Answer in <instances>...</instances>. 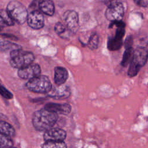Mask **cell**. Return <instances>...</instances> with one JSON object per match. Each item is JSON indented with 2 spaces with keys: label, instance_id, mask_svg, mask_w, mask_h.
<instances>
[{
  "label": "cell",
  "instance_id": "cell-1",
  "mask_svg": "<svg viewBox=\"0 0 148 148\" xmlns=\"http://www.w3.org/2000/svg\"><path fill=\"white\" fill-rule=\"evenodd\" d=\"M58 119V116L57 113L44 108L34 113L32 122L36 130L45 132L55 125Z\"/></svg>",
  "mask_w": 148,
  "mask_h": 148
},
{
  "label": "cell",
  "instance_id": "cell-2",
  "mask_svg": "<svg viewBox=\"0 0 148 148\" xmlns=\"http://www.w3.org/2000/svg\"><path fill=\"white\" fill-rule=\"evenodd\" d=\"M35 57L31 52L23 51L20 49L10 51V64L13 68L21 69L32 64Z\"/></svg>",
  "mask_w": 148,
  "mask_h": 148
},
{
  "label": "cell",
  "instance_id": "cell-3",
  "mask_svg": "<svg viewBox=\"0 0 148 148\" xmlns=\"http://www.w3.org/2000/svg\"><path fill=\"white\" fill-rule=\"evenodd\" d=\"M147 59V49L139 47L136 48L133 53L132 59L130 62L128 71V75L130 77L136 76L140 68L145 65Z\"/></svg>",
  "mask_w": 148,
  "mask_h": 148
},
{
  "label": "cell",
  "instance_id": "cell-4",
  "mask_svg": "<svg viewBox=\"0 0 148 148\" xmlns=\"http://www.w3.org/2000/svg\"><path fill=\"white\" fill-rule=\"evenodd\" d=\"M6 11L14 22L17 24H23L27 21V9L23 3L18 1H10L8 4Z\"/></svg>",
  "mask_w": 148,
  "mask_h": 148
},
{
  "label": "cell",
  "instance_id": "cell-5",
  "mask_svg": "<svg viewBox=\"0 0 148 148\" xmlns=\"http://www.w3.org/2000/svg\"><path fill=\"white\" fill-rule=\"evenodd\" d=\"M29 91L36 93H47L51 88V83L49 77L45 75H39L29 79L25 84Z\"/></svg>",
  "mask_w": 148,
  "mask_h": 148
},
{
  "label": "cell",
  "instance_id": "cell-6",
  "mask_svg": "<svg viewBox=\"0 0 148 148\" xmlns=\"http://www.w3.org/2000/svg\"><path fill=\"white\" fill-rule=\"evenodd\" d=\"M124 14V8L122 3L113 2L107 8L105 12L106 18L112 22L121 21Z\"/></svg>",
  "mask_w": 148,
  "mask_h": 148
},
{
  "label": "cell",
  "instance_id": "cell-7",
  "mask_svg": "<svg viewBox=\"0 0 148 148\" xmlns=\"http://www.w3.org/2000/svg\"><path fill=\"white\" fill-rule=\"evenodd\" d=\"M41 69L40 66L37 64H31L29 65L19 69L18 76L23 79H31L40 75Z\"/></svg>",
  "mask_w": 148,
  "mask_h": 148
},
{
  "label": "cell",
  "instance_id": "cell-8",
  "mask_svg": "<svg viewBox=\"0 0 148 148\" xmlns=\"http://www.w3.org/2000/svg\"><path fill=\"white\" fill-rule=\"evenodd\" d=\"M27 21L31 28L35 29L42 28L45 23L43 14L38 10H33L28 14Z\"/></svg>",
  "mask_w": 148,
  "mask_h": 148
},
{
  "label": "cell",
  "instance_id": "cell-9",
  "mask_svg": "<svg viewBox=\"0 0 148 148\" xmlns=\"http://www.w3.org/2000/svg\"><path fill=\"white\" fill-rule=\"evenodd\" d=\"M63 18L68 29L73 32L77 31L79 28V16L76 12L72 10H66L64 14Z\"/></svg>",
  "mask_w": 148,
  "mask_h": 148
},
{
  "label": "cell",
  "instance_id": "cell-10",
  "mask_svg": "<svg viewBox=\"0 0 148 148\" xmlns=\"http://www.w3.org/2000/svg\"><path fill=\"white\" fill-rule=\"evenodd\" d=\"M66 137V131L58 128H51L46 131L43 135L45 141H64Z\"/></svg>",
  "mask_w": 148,
  "mask_h": 148
},
{
  "label": "cell",
  "instance_id": "cell-11",
  "mask_svg": "<svg viewBox=\"0 0 148 148\" xmlns=\"http://www.w3.org/2000/svg\"><path fill=\"white\" fill-rule=\"evenodd\" d=\"M125 25L117 27L116 31V34L113 38L108 40V47L109 50L114 51L119 50L122 46V39L125 34Z\"/></svg>",
  "mask_w": 148,
  "mask_h": 148
},
{
  "label": "cell",
  "instance_id": "cell-12",
  "mask_svg": "<svg viewBox=\"0 0 148 148\" xmlns=\"http://www.w3.org/2000/svg\"><path fill=\"white\" fill-rule=\"evenodd\" d=\"M71 94L70 88L66 86L57 85V86L51 88L47 92L49 97L55 99H65L68 98Z\"/></svg>",
  "mask_w": 148,
  "mask_h": 148
},
{
  "label": "cell",
  "instance_id": "cell-13",
  "mask_svg": "<svg viewBox=\"0 0 148 148\" xmlns=\"http://www.w3.org/2000/svg\"><path fill=\"white\" fill-rule=\"evenodd\" d=\"M45 109L53 112L57 114H68L72 110L71 106L68 103H48L45 106Z\"/></svg>",
  "mask_w": 148,
  "mask_h": 148
},
{
  "label": "cell",
  "instance_id": "cell-14",
  "mask_svg": "<svg viewBox=\"0 0 148 148\" xmlns=\"http://www.w3.org/2000/svg\"><path fill=\"white\" fill-rule=\"evenodd\" d=\"M8 39H16V38L15 36H13L12 35H10L8 34H0V48L1 49L5 50H10V51L14 50L21 49V47L19 45L10 42L9 40H8Z\"/></svg>",
  "mask_w": 148,
  "mask_h": 148
},
{
  "label": "cell",
  "instance_id": "cell-15",
  "mask_svg": "<svg viewBox=\"0 0 148 148\" xmlns=\"http://www.w3.org/2000/svg\"><path fill=\"white\" fill-rule=\"evenodd\" d=\"M68 78V72L66 68L57 66L54 68V82L56 85L63 84Z\"/></svg>",
  "mask_w": 148,
  "mask_h": 148
},
{
  "label": "cell",
  "instance_id": "cell-16",
  "mask_svg": "<svg viewBox=\"0 0 148 148\" xmlns=\"http://www.w3.org/2000/svg\"><path fill=\"white\" fill-rule=\"evenodd\" d=\"M38 6L40 10L46 15L53 16L54 13V4L51 0H40Z\"/></svg>",
  "mask_w": 148,
  "mask_h": 148
},
{
  "label": "cell",
  "instance_id": "cell-17",
  "mask_svg": "<svg viewBox=\"0 0 148 148\" xmlns=\"http://www.w3.org/2000/svg\"><path fill=\"white\" fill-rule=\"evenodd\" d=\"M14 24V21L9 16L8 12L5 10H0V27L12 26Z\"/></svg>",
  "mask_w": 148,
  "mask_h": 148
},
{
  "label": "cell",
  "instance_id": "cell-18",
  "mask_svg": "<svg viewBox=\"0 0 148 148\" xmlns=\"http://www.w3.org/2000/svg\"><path fill=\"white\" fill-rule=\"evenodd\" d=\"M15 133L14 129L10 124L5 121H0V134L12 137L15 135Z\"/></svg>",
  "mask_w": 148,
  "mask_h": 148
},
{
  "label": "cell",
  "instance_id": "cell-19",
  "mask_svg": "<svg viewBox=\"0 0 148 148\" xmlns=\"http://www.w3.org/2000/svg\"><path fill=\"white\" fill-rule=\"evenodd\" d=\"M133 53L134 50L132 47L125 49V51L124 53L123 59L121 62V65L123 66H126L129 64V63L131 62L133 57Z\"/></svg>",
  "mask_w": 148,
  "mask_h": 148
},
{
  "label": "cell",
  "instance_id": "cell-20",
  "mask_svg": "<svg viewBox=\"0 0 148 148\" xmlns=\"http://www.w3.org/2000/svg\"><path fill=\"white\" fill-rule=\"evenodd\" d=\"M42 148H67L66 144L64 141H45L42 145Z\"/></svg>",
  "mask_w": 148,
  "mask_h": 148
},
{
  "label": "cell",
  "instance_id": "cell-21",
  "mask_svg": "<svg viewBox=\"0 0 148 148\" xmlns=\"http://www.w3.org/2000/svg\"><path fill=\"white\" fill-rule=\"evenodd\" d=\"M13 146L10 137L0 134V148H8Z\"/></svg>",
  "mask_w": 148,
  "mask_h": 148
},
{
  "label": "cell",
  "instance_id": "cell-22",
  "mask_svg": "<svg viewBox=\"0 0 148 148\" xmlns=\"http://www.w3.org/2000/svg\"><path fill=\"white\" fill-rule=\"evenodd\" d=\"M98 42H99L98 36L96 34H93L90 37V39L87 43V46L90 49L94 50L98 47Z\"/></svg>",
  "mask_w": 148,
  "mask_h": 148
},
{
  "label": "cell",
  "instance_id": "cell-23",
  "mask_svg": "<svg viewBox=\"0 0 148 148\" xmlns=\"http://www.w3.org/2000/svg\"><path fill=\"white\" fill-rule=\"evenodd\" d=\"M0 94L6 99H11L13 98V94L8 90L5 87L0 84Z\"/></svg>",
  "mask_w": 148,
  "mask_h": 148
},
{
  "label": "cell",
  "instance_id": "cell-24",
  "mask_svg": "<svg viewBox=\"0 0 148 148\" xmlns=\"http://www.w3.org/2000/svg\"><path fill=\"white\" fill-rule=\"evenodd\" d=\"M54 31L55 32L58 34V35H60V34H63L65 31V27L64 26V24H62L61 23H57L56 24H55V26H54Z\"/></svg>",
  "mask_w": 148,
  "mask_h": 148
},
{
  "label": "cell",
  "instance_id": "cell-25",
  "mask_svg": "<svg viewBox=\"0 0 148 148\" xmlns=\"http://www.w3.org/2000/svg\"><path fill=\"white\" fill-rule=\"evenodd\" d=\"M132 39L131 36H128V38L126 39L125 42V47L129 48L132 47Z\"/></svg>",
  "mask_w": 148,
  "mask_h": 148
},
{
  "label": "cell",
  "instance_id": "cell-26",
  "mask_svg": "<svg viewBox=\"0 0 148 148\" xmlns=\"http://www.w3.org/2000/svg\"><path fill=\"white\" fill-rule=\"evenodd\" d=\"M133 1L138 5H139L140 6H143V7L146 6V4L145 3V2L143 0H133Z\"/></svg>",
  "mask_w": 148,
  "mask_h": 148
},
{
  "label": "cell",
  "instance_id": "cell-27",
  "mask_svg": "<svg viewBox=\"0 0 148 148\" xmlns=\"http://www.w3.org/2000/svg\"><path fill=\"white\" fill-rule=\"evenodd\" d=\"M8 148H16V147H13V146H11V147H8Z\"/></svg>",
  "mask_w": 148,
  "mask_h": 148
},
{
  "label": "cell",
  "instance_id": "cell-28",
  "mask_svg": "<svg viewBox=\"0 0 148 148\" xmlns=\"http://www.w3.org/2000/svg\"><path fill=\"white\" fill-rule=\"evenodd\" d=\"M1 30H2V28H1V27H0V31H1Z\"/></svg>",
  "mask_w": 148,
  "mask_h": 148
},
{
  "label": "cell",
  "instance_id": "cell-29",
  "mask_svg": "<svg viewBox=\"0 0 148 148\" xmlns=\"http://www.w3.org/2000/svg\"><path fill=\"white\" fill-rule=\"evenodd\" d=\"M108 1H111V0H108Z\"/></svg>",
  "mask_w": 148,
  "mask_h": 148
}]
</instances>
